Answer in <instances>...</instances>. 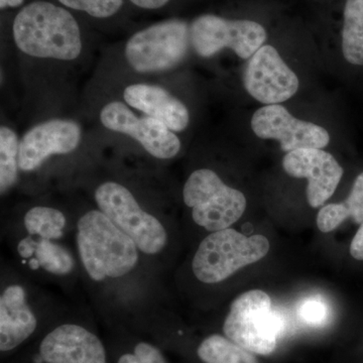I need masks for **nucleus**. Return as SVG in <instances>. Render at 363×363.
<instances>
[{
    "instance_id": "nucleus-1",
    "label": "nucleus",
    "mask_w": 363,
    "mask_h": 363,
    "mask_svg": "<svg viewBox=\"0 0 363 363\" xmlns=\"http://www.w3.org/2000/svg\"><path fill=\"white\" fill-rule=\"evenodd\" d=\"M75 219L61 208L37 204L6 226L13 259L33 281L70 285L81 274L75 241Z\"/></svg>"
},
{
    "instance_id": "nucleus-2",
    "label": "nucleus",
    "mask_w": 363,
    "mask_h": 363,
    "mask_svg": "<svg viewBox=\"0 0 363 363\" xmlns=\"http://www.w3.org/2000/svg\"><path fill=\"white\" fill-rule=\"evenodd\" d=\"M74 241L81 274L101 298H118L140 285L145 267L152 264L135 241L96 207L75 219Z\"/></svg>"
},
{
    "instance_id": "nucleus-3",
    "label": "nucleus",
    "mask_w": 363,
    "mask_h": 363,
    "mask_svg": "<svg viewBox=\"0 0 363 363\" xmlns=\"http://www.w3.org/2000/svg\"><path fill=\"white\" fill-rule=\"evenodd\" d=\"M14 43L28 56L74 61L82 52L80 26L66 7L37 0L23 6L14 18Z\"/></svg>"
},
{
    "instance_id": "nucleus-4",
    "label": "nucleus",
    "mask_w": 363,
    "mask_h": 363,
    "mask_svg": "<svg viewBox=\"0 0 363 363\" xmlns=\"http://www.w3.org/2000/svg\"><path fill=\"white\" fill-rule=\"evenodd\" d=\"M33 281L18 271L1 277L0 354L1 362L20 352L51 326L63 313L42 307Z\"/></svg>"
},
{
    "instance_id": "nucleus-5",
    "label": "nucleus",
    "mask_w": 363,
    "mask_h": 363,
    "mask_svg": "<svg viewBox=\"0 0 363 363\" xmlns=\"http://www.w3.org/2000/svg\"><path fill=\"white\" fill-rule=\"evenodd\" d=\"M2 363H112L111 350L94 324L63 315L13 357Z\"/></svg>"
},
{
    "instance_id": "nucleus-6",
    "label": "nucleus",
    "mask_w": 363,
    "mask_h": 363,
    "mask_svg": "<svg viewBox=\"0 0 363 363\" xmlns=\"http://www.w3.org/2000/svg\"><path fill=\"white\" fill-rule=\"evenodd\" d=\"M93 199L100 211L135 241L150 262L168 250L169 233L159 215L145 208L128 186L114 180L98 184Z\"/></svg>"
},
{
    "instance_id": "nucleus-7",
    "label": "nucleus",
    "mask_w": 363,
    "mask_h": 363,
    "mask_svg": "<svg viewBox=\"0 0 363 363\" xmlns=\"http://www.w3.org/2000/svg\"><path fill=\"white\" fill-rule=\"evenodd\" d=\"M269 248V241L262 234L247 236L229 227L208 234L199 243L191 271L200 283L215 285L264 259Z\"/></svg>"
},
{
    "instance_id": "nucleus-8",
    "label": "nucleus",
    "mask_w": 363,
    "mask_h": 363,
    "mask_svg": "<svg viewBox=\"0 0 363 363\" xmlns=\"http://www.w3.org/2000/svg\"><path fill=\"white\" fill-rule=\"evenodd\" d=\"M183 201L191 209L193 221L208 233L229 228L247 209V198L226 185L211 169L191 173L183 188Z\"/></svg>"
},
{
    "instance_id": "nucleus-9",
    "label": "nucleus",
    "mask_w": 363,
    "mask_h": 363,
    "mask_svg": "<svg viewBox=\"0 0 363 363\" xmlns=\"http://www.w3.org/2000/svg\"><path fill=\"white\" fill-rule=\"evenodd\" d=\"M284 327L279 314L272 311L269 296L262 290H252L231 303L222 331L227 338L250 352L269 355L276 350Z\"/></svg>"
},
{
    "instance_id": "nucleus-10",
    "label": "nucleus",
    "mask_w": 363,
    "mask_h": 363,
    "mask_svg": "<svg viewBox=\"0 0 363 363\" xmlns=\"http://www.w3.org/2000/svg\"><path fill=\"white\" fill-rule=\"evenodd\" d=\"M191 45L190 26L175 18L133 33L126 42L124 56L138 73H161L180 65Z\"/></svg>"
},
{
    "instance_id": "nucleus-11",
    "label": "nucleus",
    "mask_w": 363,
    "mask_h": 363,
    "mask_svg": "<svg viewBox=\"0 0 363 363\" xmlns=\"http://www.w3.org/2000/svg\"><path fill=\"white\" fill-rule=\"evenodd\" d=\"M190 30L192 48L202 58L230 49L240 59H250L267 40L266 28L257 21L227 20L214 14L198 16Z\"/></svg>"
},
{
    "instance_id": "nucleus-12",
    "label": "nucleus",
    "mask_w": 363,
    "mask_h": 363,
    "mask_svg": "<svg viewBox=\"0 0 363 363\" xmlns=\"http://www.w3.org/2000/svg\"><path fill=\"white\" fill-rule=\"evenodd\" d=\"M99 118L107 130L130 136L155 159L167 161L180 152V138L166 124L152 117L136 116L123 102L111 101L104 105Z\"/></svg>"
},
{
    "instance_id": "nucleus-13",
    "label": "nucleus",
    "mask_w": 363,
    "mask_h": 363,
    "mask_svg": "<svg viewBox=\"0 0 363 363\" xmlns=\"http://www.w3.org/2000/svg\"><path fill=\"white\" fill-rule=\"evenodd\" d=\"M252 128L262 140H276L283 152L301 149H324L330 135L322 126L296 118L283 105L262 106L253 113Z\"/></svg>"
},
{
    "instance_id": "nucleus-14",
    "label": "nucleus",
    "mask_w": 363,
    "mask_h": 363,
    "mask_svg": "<svg viewBox=\"0 0 363 363\" xmlns=\"http://www.w3.org/2000/svg\"><path fill=\"white\" fill-rule=\"evenodd\" d=\"M243 84L250 96L260 104L272 105L292 98L300 82L276 48L264 45L248 61Z\"/></svg>"
},
{
    "instance_id": "nucleus-15",
    "label": "nucleus",
    "mask_w": 363,
    "mask_h": 363,
    "mask_svg": "<svg viewBox=\"0 0 363 363\" xmlns=\"http://www.w3.org/2000/svg\"><path fill=\"white\" fill-rule=\"evenodd\" d=\"M82 128L70 119H50L26 131L20 140V169L33 173L54 156H65L77 149Z\"/></svg>"
},
{
    "instance_id": "nucleus-16",
    "label": "nucleus",
    "mask_w": 363,
    "mask_h": 363,
    "mask_svg": "<svg viewBox=\"0 0 363 363\" xmlns=\"http://www.w3.org/2000/svg\"><path fill=\"white\" fill-rule=\"evenodd\" d=\"M288 175L307 179L306 194L313 208L324 206L335 193L344 169L330 152L322 149H301L288 152L283 159Z\"/></svg>"
},
{
    "instance_id": "nucleus-17",
    "label": "nucleus",
    "mask_w": 363,
    "mask_h": 363,
    "mask_svg": "<svg viewBox=\"0 0 363 363\" xmlns=\"http://www.w3.org/2000/svg\"><path fill=\"white\" fill-rule=\"evenodd\" d=\"M128 106L166 124L174 133L185 130L190 123L186 105L161 86L136 83L123 91Z\"/></svg>"
},
{
    "instance_id": "nucleus-18",
    "label": "nucleus",
    "mask_w": 363,
    "mask_h": 363,
    "mask_svg": "<svg viewBox=\"0 0 363 363\" xmlns=\"http://www.w3.org/2000/svg\"><path fill=\"white\" fill-rule=\"evenodd\" d=\"M107 343L112 363H169L161 344L128 327L111 326Z\"/></svg>"
},
{
    "instance_id": "nucleus-19",
    "label": "nucleus",
    "mask_w": 363,
    "mask_h": 363,
    "mask_svg": "<svg viewBox=\"0 0 363 363\" xmlns=\"http://www.w3.org/2000/svg\"><path fill=\"white\" fill-rule=\"evenodd\" d=\"M348 218L359 225L363 222V172L355 179L345 201L330 203L320 209L317 226L322 233H328Z\"/></svg>"
},
{
    "instance_id": "nucleus-20",
    "label": "nucleus",
    "mask_w": 363,
    "mask_h": 363,
    "mask_svg": "<svg viewBox=\"0 0 363 363\" xmlns=\"http://www.w3.org/2000/svg\"><path fill=\"white\" fill-rule=\"evenodd\" d=\"M196 355L202 363H259L252 352L225 335L210 334L200 341Z\"/></svg>"
},
{
    "instance_id": "nucleus-21",
    "label": "nucleus",
    "mask_w": 363,
    "mask_h": 363,
    "mask_svg": "<svg viewBox=\"0 0 363 363\" xmlns=\"http://www.w3.org/2000/svg\"><path fill=\"white\" fill-rule=\"evenodd\" d=\"M342 52L348 63L363 66V0H347L344 7Z\"/></svg>"
},
{
    "instance_id": "nucleus-22",
    "label": "nucleus",
    "mask_w": 363,
    "mask_h": 363,
    "mask_svg": "<svg viewBox=\"0 0 363 363\" xmlns=\"http://www.w3.org/2000/svg\"><path fill=\"white\" fill-rule=\"evenodd\" d=\"M20 140L9 126L0 128V193L6 195L20 179Z\"/></svg>"
},
{
    "instance_id": "nucleus-23",
    "label": "nucleus",
    "mask_w": 363,
    "mask_h": 363,
    "mask_svg": "<svg viewBox=\"0 0 363 363\" xmlns=\"http://www.w3.org/2000/svg\"><path fill=\"white\" fill-rule=\"evenodd\" d=\"M60 4L73 11L89 14L95 18H108L121 11L124 0H58Z\"/></svg>"
},
{
    "instance_id": "nucleus-24",
    "label": "nucleus",
    "mask_w": 363,
    "mask_h": 363,
    "mask_svg": "<svg viewBox=\"0 0 363 363\" xmlns=\"http://www.w3.org/2000/svg\"><path fill=\"white\" fill-rule=\"evenodd\" d=\"M298 316L308 325L320 326L327 321L328 307L320 298H308L298 308Z\"/></svg>"
},
{
    "instance_id": "nucleus-25",
    "label": "nucleus",
    "mask_w": 363,
    "mask_h": 363,
    "mask_svg": "<svg viewBox=\"0 0 363 363\" xmlns=\"http://www.w3.org/2000/svg\"><path fill=\"white\" fill-rule=\"evenodd\" d=\"M350 255L354 259L363 260V222L351 241Z\"/></svg>"
},
{
    "instance_id": "nucleus-26",
    "label": "nucleus",
    "mask_w": 363,
    "mask_h": 363,
    "mask_svg": "<svg viewBox=\"0 0 363 363\" xmlns=\"http://www.w3.org/2000/svg\"><path fill=\"white\" fill-rule=\"evenodd\" d=\"M131 4L145 11H156L169 4V0H130Z\"/></svg>"
},
{
    "instance_id": "nucleus-27",
    "label": "nucleus",
    "mask_w": 363,
    "mask_h": 363,
    "mask_svg": "<svg viewBox=\"0 0 363 363\" xmlns=\"http://www.w3.org/2000/svg\"><path fill=\"white\" fill-rule=\"evenodd\" d=\"M25 0H0V9L1 11L6 9H16L23 6Z\"/></svg>"
}]
</instances>
